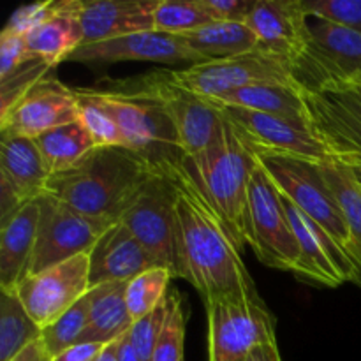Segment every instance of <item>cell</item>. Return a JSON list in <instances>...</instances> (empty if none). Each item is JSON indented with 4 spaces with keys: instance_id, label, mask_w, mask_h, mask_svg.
<instances>
[{
    "instance_id": "cell-30",
    "label": "cell",
    "mask_w": 361,
    "mask_h": 361,
    "mask_svg": "<svg viewBox=\"0 0 361 361\" xmlns=\"http://www.w3.org/2000/svg\"><path fill=\"white\" fill-rule=\"evenodd\" d=\"M214 23L201 0H159L154 13V30L183 35Z\"/></svg>"
},
{
    "instance_id": "cell-14",
    "label": "cell",
    "mask_w": 361,
    "mask_h": 361,
    "mask_svg": "<svg viewBox=\"0 0 361 361\" xmlns=\"http://www.w3.org/2000/svg\"><path fill=\"white\" fill-rule=\"evenodd\" d=\"M212 102L233 123L254 155H289L314 162L334 159L330 150L307 127L267 113Z\"/></svg>"
},
{
    "instance_id": "cell-26",
    "label": "cell",
    "mask_w": 361,
    "mask_h": 361,
    "mask_svg": "<svg viewBox=\"0 0 361 361\" xmlns=\"http://www.w3.org/2000/svg\"><path fill=\"white\" fill-rule=\"evenodd\" d=\"M178 37L196 55L200 63L231 59L257 49V39L249 25L238 21H214Z\"/></svg>"
},
{
    "instance_id": "cell-33",
    "label": "cell",
    "mask_w": 361,
    "mask_h": 361,
    "mask_svg": "<svg viewBox=\"0 0 361 361\" xmlns=\"http://www.w3.org/2000/svg\"><path fill=\"white\" fill-rule=\"evenodd\" d=\"M88 316H90V291L78 300L55 323L42 330V341L53 358L80 342L81 335L87 330Z\"/></svg>"
},
{
    "instance_id": "cell-6",
    "label": "cell",
    "mask_w": 361,
    "mask_h": 361,
    "mask_svg": "<svg viewBox=\"0 0 361 361\" xmlns=\"http://www.w3.org/2000/svg\"><path fill=\"white\" fill-rule=\"evenodd\" d=\"M111 90L145 95L157 102L178 134L183 154L194 155L210 147L219 137L224 123L221 109L208 99L173 80L169 71H155L136 80L115 81Z\"/></svg>"
},
{
    "instance_id": "cell-28",
    "label": "cell",
    "mask_w": 361,
    "mask_h": 361,
    "mask_svg": "<svg viewBox=\"0 0 361 361\" xmlns=\"http://www.w3.org/2000/svg\"><path fill=\"white\" fill-rule=\"evenodd\" d=\"M41 337L42 328L28 316L16 291L0 289V361H11Z\"/></svg>"
},
{
    "instance_id": "cell-27",
    "label": "cell",
    "mask_w": 361,
    "mask_h": 361,
    "mask_svg": "<svg viewBox=\"0 0 361 361\" xmlns=\"http://www.w3.org/2000/svg\"><path fill=\"white\" fill-rule=\"evenodd\" d=\"M35 143L51 175L67 171L95 148L90 133L80 120L41 134Z\"/></svg>"
},
{
    "instance_id": "cell-12",
    "label": "cell",
    "mask_w": 361,
    "mask_h": 361,
    "mask_svg": "<svg viewBox=\"0 0 361 361\" xmlns=\"http://www.w3.org/2000/svg\"><path fill=\"white\" fill-rule=\"evenodd\" d=\"M39 226L28 275L88 254L111 224L92 219L49 194L39 196Z\"/></svg>"
},
{
    "instance_id": "cell-17",
    "label": "cell",
    "mask_w": 361,
    "mask_h": 361,
    "mask_svg": "<svg viewBox=\"0 0 361 361\" xmlns=\"http://www.w3.org/2000/svg\"><path fill=\"white\" fill-rule=\"evenodd\" d=\"M67 60L85 63L115 62H161L180 63L197 62L196 55L187 48L178 35L162 34L157 30L137 32L109 41L83 44Z\"/></svg>"
},
{
    "instance_id": "cell-31",
    "label": "cell",
    "mask_w": 361,
    "mask_h": 361,
    "mask_svg": "<svg viewBox=\"0 0 361 361\" xmlns=\"http://www.w3.org/2000/svg\"><path fill=\"white\" fill-rule=\"evenodd\" d=\"M80 122L87 127L95 147H123L118 123L94 88H76Z\"/></svg>"
},
{
    "instance_id": "cell-9",
    "label": "cell",
    "mask_w": 361,
    "mask_h": 361,
    "mask_svg": "<svg viewBox=\"0 0 361 361\" xmlns=\"http://www.w3.org/2000/svg\"><path fill=\"white\" fill-rule=\"evenodd\" d=\"M120 222L148 250L159 267L171 271L173 279H183L176 221V185L169 176L155 173L141 187Z\"/></svg>"
},
{
    "instance_id": "cell-5",
    "label": "cell",
    "mask_w": 361,
    "mask_h": 361,
    "mask_svg": "<svg viewBox=\"0 0 361 361\" xmlns=\"http://www.w3.org/2000/svg\"><path fill=\"white\" fill-rule=\"evenodd\" d=\"M256 159L279 192L293 201L307 217L321 226L353 259L358 261L351 231L337 197L334 196L330 185L324 180L321 162L289 157V155H256Z\"/></svg>"
},
{
    "instance_id": "cell-43",
    "label": "cell",
    "mask_w": 361,
    "mask_h": 361,
    "mask_svg": "<svg viewBox=\"0 0 361 361\" xmlns=\"http://www.w3.org/2000/svg\"><path fill=\"white\" fill-rule=\"evenodd\" d=\"M11 361H53V356L41 337L32 342V344H28L25 349H21Z\"/></svg>"
},
{
    "instance_id": "cell-23",
    "label": "cell",
    "mask_w": 361,
    "mask_h": 361,
    "mask_svg": "<svg viewBox=\"0 0 361 361\" xmlns=\"http://www.w3.org/2000/svg\"><path fill=\"white\" fill-rule=\"evenodd\" d=\"M215 102L267 113V115L279 116V118L289 120L309 129V111H307L305 97H303L302 88L296 83L264 81V83L250 85V87L231 92Z\"/></svg>"
},
{
    "instance_id": "cell-32",
    "label": "cell",
    "mask_w": 361,
    "mask_h": 361,
    "mask_svg": "<svg viewBox=\"0 0 361 361\" xmlns=\"http://www.w3.org/2000/svg\"><path fill=\"white\" fill-rule=\"evenodd\" d=\"M171 279V271L157 267L150 268L145 274L137 275L136 279L127 282L126 302L134 321L150 314L152 310L157 309L164 302Z\"/></svg>"
},
{
    "instance_id": "cell-44",
    "label": "cell",
    "mask_w": 361,
    "mask_h": 361,
    "mask_svg": "<svg viewBox=\"0 0 361 361\" xmlns=\"http://www.w3.org/2000/svg\"><path fill=\"white\" fill-rule=\"evenodd\" d=\"M243 361H282V356L277 344H264L254 349Z\"/></svg>"
},
{
    "instance_id": "cell-2",
    "label": "cell",
    "mask_w": 361,
    "mask_h": 361,
    "mask_svg": "<svg viewBox=\"0 0 361 361\" xmlns=\"http://www.w3.org/2000/svg\"><path fill=\"white\" fill-rule=\"evenodd\" d=\"M154 175L152 166L129 148L95 147L73 168L49 176L44 194L115 224Z\"/></svg>"
},
{
    "instance_id": "cell-38",
    "label": "cell",
    "mask_w": 361,
    "mask_h": 361,
    "mask_svg": "<svg viewBox=\"0 0 361 361\" xmlns=\"http://www.w3.org/2000/svg\"><path fill=\"white\" fill-rule=\"evenodd\" d=\"M56 0H44V2H34L21 6L14 11L7 20L4 30L16 35H28L32 30L44 23L53 13H55Z\"/></svg>"
},
{
    "instance_id": "cell-35",
    "label": "cell",
    "mask_w": 361,
    "mask_h": 361,
    "mask_svg": "<svg viewBox=\"0 0 361 361\" xmlns=\"http://www.w3.org/2000/svg\"><path fill=\"white\" fill-rule=\"evenodd\" d=\"M53 66L42 59H28L23 66L6 78H0V118L9 113V109L23 99L39 81L51 73Z\"/></svg>"
},
{
    "instance_id": "cell-24",
    "label": "cell",
    "mask_w": 361,
    "mask_h": 361,
    "mask_svg": "<svg viewBox=\"0 0 361 361\" xmlns=\"http://www.w3.org/2000/svg\"><path fill=\"white\" fill-rule=\"evenodd\" d=\"M127 282H108L90 289V316L78 344H102L120 341L129 334L134 319L126 302Z\"/></svg>"
},
{
    "instance_id": "cell-46",
    "label": "cell",
    "mask_w": 361,
    "mask_h": 361,
    "mask_svg": "<svg viewBox=\"0 0 361 361\" xmlns=\"http://www.w3.org/2000/svg\"><path fill=\"white\" fill-rule=\"evenodd\" d=\"M118 341L116 342H111V344H108L104 348V351H102L101 358L97 361H118Z\"/></svg>"
},
{
    "instance_id": "cell-40",
    "label": "cell",
    "mask_w": 361,
    "mask_h": 361,
    "mask_svg": "<svg viewBox=\"0 0 361 361\" xmlns=\"http://www.w3.org/2000/svg\"><path fill=\"white\" fill-rule=\"evenodd\" d=\"M257 0H201L214 21L245 23Z\"/></svg>"
},
{
    "instance_id": "cell-13",
    "label": "cell",
    "mask_w": 361,
    "mask_h": 361,
    "mask_svg": "<svg viewBox=\"0 0 361 361\" xmlns=\"http://www.w3.org/2000/svg\"><path fill=\"white\" fill-rule=\"evenodd\" d=\"M303 97L310 133L337 161L345 164L361 162V85L338 90L303 92Z\"/></svg>"
},
{
    "instance_id": "cell-3",
    "label": "cell",
    "mask_w": 361,
    "mask_h": 361,
    "mask_svg": "<svg viewBox=\"0 0 361 361\" xmlns=\"http://www.w3.org/2000/svg\"><path fill=\"white\" fill-rule=\"evenodd\" d=\"M256 168V155L226 116L217 140L197 154L185 155L182 161L183 176L217 214L242 252L252 240L249 185Z\"/></svg>"
},
{
    "instance_id": "cell-21",
    "label": "cell",
    "mask_w": 361,
    "mask_h": 361,
    "mask_svg": "<svg viewBox=\"0 0 361 361\" xmlns=\"http://www.w3.org/2000/svg\"><path fill=\"white\" fill-rule=\"evenodd\" d=\"M39 197L0 226V289L14 291L28 277L39 226Z\"/></svg>"
},
{
    "instance_id": "cell-20",
    "label": "cell",
    "mask_w": 361,
    "mask_h": 361,
    "mask_svg": "<svg viewBox=\"0 0 361 361\" xmlns=\"http://www.w3.org/2000/svg\"><path fill=\"white\" fill-rule=\"evenodd\" d=\"M159 0H90L80 13L83 44L154 30ZM81 44V46H83Z\"/></svg>"
},
{
    "instance_id": "cell-22",
    "label": "cell",
    "mask_w": 361,
    "mask_h": 361,
    "mask_svg": "<svg viewBox=\"0 0 361 361\" xmlns=\"http://www.w3.org/2000/svg\"><path fill=\"white\" fill-rule=\"evenodd\" d=\"M83 0H59L55 13L25 35L28 55L42 59L53 67L69 59L83 44L80 13Z\"/></svg>"
},
{
    "instance_id": "cell-29",
    "label": "cell",
    "mask_w": 361,
    "mask_h": 361,
    "mask_svg": "<svg viewBox=\"0 0 361 361\" xmlns=\"http://www.w3.org/2000/svg\"><path fill=\"white\" fill-rule=\"evenodd\" d=\"M321 171L341 204L353 242H355L356 257L361 263V187L358 180L353 169L337 159L321 162Z\"/></svg>"
},
{
    "instance_id": "cell-34",
    "label": "cell",
    "mask_w": 361,
    "mask_h": 361,
    "mask_svg": "<svg viewBox=\"0 0 361 361\" xmlns=\"http://www.w3.org/2000/svg\"><path fill=\"white\" fill-rule=\"evenodd\" d=\"M152 361H185V310L176 289L168 293V316Z\"/></svg>"
},
{
    "instance_id": "cell-19",
    "label": "cell",
    "mask_w": 361,
    "mask_h": 361,
    "mask_svg": "<svg viewBox=\"0 0 361 361\" xmlns=\"http://www.w3.org/2000/svg\"><path fill=\"white\" fill-rule=\"evenodd\" d=\"M90 289L108 282H130L150 268H157L154 257L122 224L109 226L88 252Z\"/></svg>"
},
{
    "instance_id": "cell-39",
    "label": "cell",
    "mask_w": 361,
    "mask_h": 361,
    "mask_svg": "<svg viewBox=\"0 0 361 361\" xmlns=\"http://www.w3.org/2000/svg\"><path fill=\"white\" fill-rule=\"evenodd\" d=\"M28 59H32V56L28 55L23 35L2 30V34H0V78L9 76L13 71L23 66Z\"/></svg>"
},
{
    "instance_id": "cell-18",
    "label": "cell",
    "mask_w": 361,
    "mask_h": 361,
    "mask_svg": "<svg viewBox=\"0 0 361 361\" xmlns=\"http://www.w3.org/2000/svg\"><path fill=\"white\" fill-rule=\"evenodd\" d=\"M257 48L295 62L309 42V16L302 0H257L245 21Z\"/></svg>"
},
{
    "instance_id": "cell-8",
    "label": "cell",
    "mask_w": 361,
    "mask_h": 361,
    "mask_svg": "<svg viewBox=\"0 0 361 361\" xmlns=\"http://www.w3.org/2000/svg\"><path fill=\"white\" fill-rule=\"evenodd\" d=\"M208 314V361H243L254 349L277 344V319L256 293L212 300Z\"/></svg>"
},
{
    "instance_id": "cell-37",
    "label": "cell",
    "mask_w": 361,
    "mask_h": 361,
    "mask_svg": "<svg viewBox=\"0 0 361 361\" xmlns=\"http://www.w3.org/2000/svg\"><path fill=\"white\" fill-rule=\"evenodd\" d=\"M166 316H168V296L157 309H154L141 319L134 321L133 328L127 334L134 351H136L141 361H152L155 344H157L159 335L164 328Z\"/></svg>"
},
{
    "instance_id": "cell-42",
    "label": "cell",
    "mask_w": 361,
    "mask_h": 361,
    "mask_svg": "<svg viewBox=\"0 0 361 361\" xmlns=\"http://www.w3.org/2000/svg\"><path fill=\"white\" fill-rule=\"evenodd\" d=\"M104 348L106 345L102 344H74L73 348L56 355L53 361H97Z\"/></svg>"
},
{
    "instance_id": "cell-7",
    "label": "cell",
    "mask_w": 361,
    "mask_h": 361,
    "mask_svg": "<svg viewBox=\"0 0 361 361\" xmlns=\"http://www.w3.org/2000/svg\"><path fill=\"white\" fill-rule=\"evenodd\" d=\"M293 78L303 92L361 85V35L309 16V42L293 62Z\"/></svg>"
},
{
    "instance_id": "cell-10",
    "label": "cell",
    "mask_w": 361,
    "mask_h": 361,
    "mask_svg": "<svg viewBox=\"0 0 361 361\" xmlns=\"http://www.w3.org/2000/svg\"><path fill=\"white\" fill-rule=\"evenodd\" d=\"M250 247L257 259L275 270L291 271L300 279L302 250L289 224L281 192L257 162L249 185Z\"/></svg>"
},
{
    "instance_id": "cell-4",
    "label": "cell",
    "mask_w": 361,
    "mask_h": 361,
    "mask_svg": "<svg viewBox=\"0 0 361 361\" xmlns=\"http://www.w3.org/2000/svg\"><path fill=\"white\" fill-rule=\"evenodd\" d=\"M118 123L123 148L143 157L157 175L175 176L185 157L178 134L161 106L152 99L118 90L94 88Z\"/></svg>"
},
{
    "instance_id": "cell-1",
    "label": "cell",
    "mask_w": 361,
    "mask_h": 361,
    "mask_svg": "<svg viewBox=\"0 0 361 361\" xmlns=\"http://www.w3.org/2000/svg\"><path fill=\"white\" fill-rule=\"evenodd\" d=\"M169 178L176 185L183 281L190 282L204 303L228 295L256 293L254 279L243 263L242 249L217 214L182 171Z\"/></svg>"
},
{
    "instance_id": "cell-11",
    "label": "cell",
    "mask_w": 361,
    "mask_h": 361,
    "mask_svg": "<svg viewBox=\"0 0 361 361\" xmlns=\"http://www.w3.org/2000/svg\"><path fill=\"white\" fill-rule=\"evenodd\" d=\"M171 76L176 83L208 101H219L231 92L264 81L295 83L291 60L259 48L245 55L171 71Z\"/></svg>"
},
{
    "instance_id": "cell-25",
    "label": "cell",
    "mask_w": 361,
    "mask_h": 361,
    "mask_svg": "<svg viewBox=\"0 0 361 361\" xmlns=\"http://www.w3.org/2000/svg\"><path fill=\"white\" fill-rule=\"evenodd\" d=\"M0 148V176L21 194L25 201L37 200L44 194L49 173L35 140L20 136H2Z\"/></svg>"
},
{
    "instance_id": "cell-47",
    "label": "cell",
    "mask_w": 361,
    "mask_h": 361,
    "mask_svg": "<svg viewBox=\"0 0 361 361\" xmlns=\"http://www.w3.org/2000/svg\"><path fill=\"white\" fill-rule=\"evenodd\" d=\"M344 164H345V162H344ZM348 166L353 169V173H355L356 180H358V183L361 187V162H356V164H348Z\"/></svg>"
},
{
    "instance_id": "cell-45",
    "label": "cell",
    "mask_w": 361,
    "mask_h": 361,
    "mask_svg": "<svg viewBox=\"0 0 361 361\" xmlns=\"http://www.w3.org/2000/svg\"><path fill=\"white\" fill-rule=\"evenodd\" d=\"M116 353H118V361H141L140 356H137L136 351H134L133 344H130L127 335H123V337L118 341V351Z\"/></svg>"
},
{
    "instance_id": "cell-16",
    "label": "cell",
    "mask_w": 361,
    "mask_h": 361,
    "mask_svg": "<svg viewBox=\"0 0 361 361\" xmlns=\"http://www.w3.org/2000/svg\"><path fill=\"white\" fill-rule=\"evenodd\" d=\"M76 120H80L76 92L49 73L0 118V134L35 140Z\"/></svg>"
},
{
    "instance_id": "cell-36",
    "label": "cell",
    "mask_w": 361,
    "mask_h": 361,
    "mask_svg": "<svg viewBox=\"0 0 361 361\" xmlns=\"http://www.w3.org/2000/svg\"><path fill=\"white\" fill-rule=\"evenodd\" d=\"M307 16L341 25L361 35V0H302Z\"/></svg>"
},
{
    "instance_id": "cell-41",
    "label": "cell",
    "mask_w": 361,
    "mask_h": 361,
    "mask_svg": "<svg viewBox=\"0 0 361 361\" xmlns=\"http://www.w3.org/2000/svg\"><path fill=\"white\" fill-rule=\"evenodd\" d=\"M27 203L9 180L0 176V226L7 224Z\"/></svg>"
},
{
    "instance_id": "cell-15",
    "label": "cell",
    "mask_w": 361,
    "mask_h": 361,
    "mask_svg": "<svg viewBox=\"0 0 361 361\" xmlns=\"http://www.w3.org/2000/svg\"><path fill=\"white\" fill-rule=\"evenodd\" d=\"M28 316L44 330L90 291L88 254L28 275L16 289Z\"/></svg>"
}]
</instances>
